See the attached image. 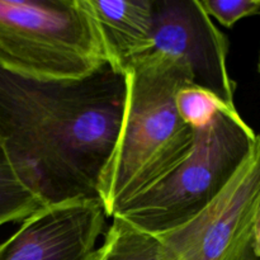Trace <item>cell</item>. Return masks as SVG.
<instances>
[{
  "label": "cell",
  "instance_id": "13",
  "mask_svg": "<svg viewBox=\"0 0 260 260\" xmlns=\"http://www.w3.org/2000/svg\"><path fill=\"white\" fill-rule=\"evenodd\" d=\"M251 253L255 256H260V208L256 216L255 225L253 230V239H251Z\"/></svg>",
  "mask_w": 260,
  "mask_h": 260
},
{
  "label": "cell",
  "instance_id": "12",
  "mask_svg": "<svg viewBox=\"0 0 260 260\" xmlns=\"http://www.w3.org/2000/svg\"><path fill=\"white\" fill-rule=\"evenodd\" d=\"M211 19L231 28L243 18L259 14L260 0H198Z\"/></svg>",
  "mask_w": 260,
  "mask_h": 260
},
{
  "label": "cell",
  "instance_id": "3",
  "mask_svg": "<svg viewBox=\"0 0 260 260\" xmlns=\"http://www.w3.org/2000/svg\"><path fill=\"white\" fill-rule=\"evenodd\" d=\"M108 66L83 0H0V68L22 78L69 83Z\"/></svg>",
  "mask_w": 260,
  "mask_h": 260
},
{
  "label": "cell",
  "instance_id": "6",
  "mask_svg": "<svg viewBox=\"0 0 260 260\" xmlns=\"http://www.w3.org/2000/svg\"><path fill=\"white\" fill-rule=\"evenodd\" d=\"M230 43L198 0H155L152 51L177 56L193 75V84L235 107L236 84L228 68Z\"/></svg>",
  "mask_w": 260,
  "mask_h": 260
},
{
  "label": "cell",
  "instance_id": "2",
  "mask_svg": "<svg viewBox=\"0 0 260 260\" xmlns=\"http://www.w3.org/2000/svg\"><path fill=\"white\" fill-rule=\"evenodd\" d=\"M123 78L121 123L96 184L107 217L175 167L194 140L175 106L178 91L193 84L184 61L150 51L129 65Z\"/></svg>",
  "mask_w": 260,
  "mask_h": 260
},
{
  "label": "cell",
  "instance_id": "16",
  "mask_svg": "<svg viewBox=\"0 0 260 260\" xmlns=\"http://www.w3.org/2000/svg\"><path fill=\"white\" fill-rule=\"evenodd\" d=\"M259 14H260V12H259Z\"/></svg>",
  "mask_w": 260,
  "mask_h": 260
},
{
  "label": "cell",
  "instance_id": "11",
  "mask_svg": "<svg viewBox=\"0 0 260 260\" xmlns=\"http://www.w3.org/2000/svg\"><path fill=\"white\" fill-rule=\"evenodd\" d=\"M175 106L182 121L193 131L208 126L218 112L236 109L223 103L212 91L196 84L183 86L178 91Z\"/></svg>",
  "mask_w": 260,
  "mask_h": 260
},
{
  "label": "cell",
  "instance_id": "14",
  "mask_svg": "<svg viewBox=\"0 0 260 260\" xmlns=\"http://www.w3.org/2000/svg\"><path fill=\"white\" fill-rule=\"evenodd\" d=\"M243 260H260V256L254 255V254L251 253V249H250V251H249V253L246 254L245 258H244Z\"/></svg>",
  "mask_w": 260,
  "mask_h": 260
},
{
  "label": "cell",
  "instance_id": "4",
  "mask_svg": "<svg viewBox=\"0 0 260 260\" xmlns=\"http://www.w3.org/2000/svg\"><path fill=\"white\" fill-rule=\"evenodd\" d=\"M256 136L238 109L218 112L208 126L194 129L189 152L175 167L113 216L155 235L182 226L225 188Z\"/></svg>",
  "mask_w": 260,
  "mask_h": 260
},
{
  "label": "cell",
  "instance_id": "9",
  "mask_svg": "<svg viewBox=\"0 0 260 260\" xmlns=\"http://www.w3.org/2000/svg\"><path fill=\"white\" fill-rule=\"evenodd\" d=\"M94 260H172L159 236L113 216Z\"/></svg>",
  "mask_w": 260,
  "mask_h": 260
},
{
  "label": "cell",
  "instance_id": "10",
  "mask_svg": "<svg viewBox=\"0 0 260 260\" xmlns=\"http://www.w3.org/2000/svg\"><path fill=\"white\" fill-rule=\"evenodd\" d=\"M46 205L42 196L18 169L0 140V226L25 220Z\"/></svg>",
  "mask_w": 260,
  "mask_h": 260
},
{
  "label": "cell",
  "instance_id": "7",
  "mask_svg": "<svg viewBox=\"0 0 260 260\" xmlns=\"http://www.w3.org/2000/svg\"><path fill=\"white\" fill-rule=\"evenodd\" d=\"M106 220L98 197L46 205L0 244V260H94Z\"/></svg>",
  "mask_w": 260,
  "mask_h": 260
},
{
  "label": "cell",
  "instance_id": "5",
  "mask_svg": "<svg viewBox=\"0 0 260 260\" xmlns=\"http://www.w3.org/2000/svg\"><path fill=\"white\" fill-rule=\"evenodd\" d=\"M260 208V134L217 197L182 226L159 234L172 260H243Z\"/></svg>",
  "mask_w": 260,
  "mask_h": 260
},
{
  "label": "cell",
  "instance_id": "1",
  "mask_svg": "<svg viewBox=\"0 0 260 260\" xmlns=\"http://www.w3.org/2000/svg\"><path fill=\"white\" fill-rule=\"evenodd\" d=\"M124 78L109 66L48 83L0 68V140L47 205L98 197L124 106Z\"/></svg>",
  "mask_w": 260,
  "mask_h": 260
},
{
  "label": "cell",
  "instance_id": "8",
  "mask_svg": "<svg viewBox=\"0 0 260 260\" xmlns=\"http://www.w3.org/2000/svg\"><path fill=\"white\" fill-rule=\"evenodd\" d=\"M106 48L108 66L117 74L152 51L155 0H83Z\"/></svg>",
  "mask_w": 260,
  "mask_h": 260
},
{
  "label": "cell",
  "instance_id": "15",
  "mask_svg": "<svg viewBox=\"0 0 260 260\" xmlns=\"http://www.w3.org/2000/svg\"><path fill=\"white\" fill-rule=\"evenodd\" d=\"M256 70H258V74L260 75V47L258 51V60H256Z\"/></svg>",
  "mask_w": 260,
  "mask_h": 260
}]
</instances>
